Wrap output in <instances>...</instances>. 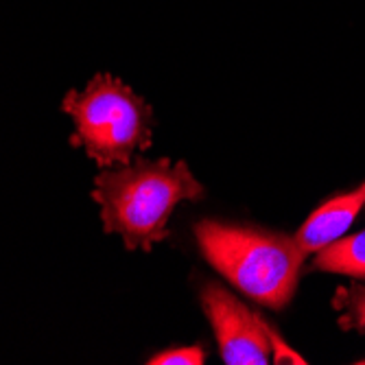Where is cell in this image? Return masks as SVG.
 <instances>
[{
    "label": "cell",
    "mask_w": 365,
    "mask_h": 365,
    "mask_svg": "<svg viewBox=\"0 0 365 365\" xmlns=\"http://www.w3.org/2000/svg\"><path fill=\"white\" fill-rule=\"evenodd\" d=\"M199 184L186 162L138 160L123 169H101L94 178L92 199L101 208L108 235H120L127 250L149 252L169 237L167 223L186 199H199Z\"/></svg>",
    "instance_id": "obj_1"
},
{
    "label": "cell",
    "mask_w": 365,
    "mask_h": 365,
    "mask_svg": "<svg viewBox=\"0 0 365 365\" xmlns=\"http://www.w3.org/2000/svg\"><path fill=\"white\" fill-rule=\"evenodd\" d=\"M195 235L206 260L239 291L272 309L289 304L307 256L293 237L217 221H202Z\"/></svg>",
    "instance_id": "obj_2"
},
{
    "label": "cell",
    "mask_w": 365,
    "mask_h": 365,
    "mask_svg": "<svg viewBox=\"0 0 365 365\" xmlns=\"http://www.w3.org/2000/svg\"><path fill=\"white\" fill-rule=\"evenodd\" d=\"M61 110L75 123L73 147H81L101 169L131 162L136 151L151 147L153 110L120 79L94 75L86 90H71Z\"/></svg>",
    "instance_id": "obj_3"
},
{
    "label": "cell",
    "mask_w": 365,
    "mask_h": 365,
    "mask_svg": "<svg viewBox=\"0 0 365 365\" xmlns=\"http://www.w3.org/2000/svg\"><path fill=\"white\" fill-rule=\"evenodd\" d=\"M202 304L212 324L221 359L227 365H264L272 356L274 330L223 287L208 282Z\"/></svg>",
    "instance_id": "obj_4"
},
{
    "label": "cell",
    "mask_w": 365,
    "mask_h": 365,
    "mask_svg": "<svg viewBox=\"0 0 365 365\" xmlns=\"http://www.w3.org/2000/svg\"><path fill=\"white\" fill-rule=\"evenodd\" d=\"M365 208V182L344 195H337L333 199H328L326 204H322L304 223L297 230V235L293 237L297 247L304 254L322 252L330 243L339 241L356 215Z\"/></svg>",
    "instance_id": "obj_5"
},
{
    "label": "cell",
    "mask_w": 365,
    "mask_h": 365,
    "mask_svg": "<svg viewBox=\"0 0 365 365\" xmlns=\"http://www.w3.org/2000/svg\"><path fill=\"white\" fill-rule=\"evenodd\" d=\"M313 267L328 274L365 278V230L348 239L330 243L328 247L317 252Z\"/></svg>",
    "instance_id": "obj_6"
},
{
    "label": "cell",
    "mask_w": 365,
    "mask_h": 365,
    "mask_svg": "<svg viewBox=\"0 0 365 365\" xmlns=\"http://www.w3.org/2000/svg\"><path fill=\"white\" fill-rule=\"evenodd\" d=\"M337 295V307L344 311L341 324L346 328H359L365 330V289L352 287V289H339Z\"/></svg>",
    "instance_id": "obj_7"
},
{
    "label": "cell",
    "mask_w": 365,
    "mask_h": 365,
    "mask_svg": "<svg viewBox=\"0 0 365 365\" xmlns=\"http://www.w3.org/2000/svg\"><path fill=\"white\" fill-rule=\"evenodd\" d=\"M206 359L204 348L199 346H186V348H171L164 350L155 356H151V365H202Z\"/></svg>",
    "instance_id": "obj_8"
},
{
    "label": "cell",
    "mask_w": 365,
    "mask_h": 365,
    "mask_svg": "<svg viewBox=\"0 0 365 365\" xmlns=\"http://www.w3.org/2000/svg\"><path fill=\"white\" fill-rule=\"evenodd\" d=\"M359 363H365V361H359Z\"/></svg>",
    "instance_id": "obj_9"
}]
</instances>
